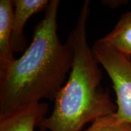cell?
<instances>
[{"mask_svg": "<svg viewBox=\"0 0 131 131\" xmlns=\"http://www.w3.org/2000/svg\"><path fill=\"white\" fill-rule=\"evenodd\" d=\"M14 11V1H0V71L15 60L11 46Z\"/></svg>", "mask_w": 131, "mask_h": 131, "instance_id": "6", "label": "cell"}, {"mask_svg": "<svg viewBox=\"0 0 131 131\" xmlns=\"http://www.w3.org/2000/svg\"><path fill=\"white\" fill-rule=\"evenodd\" d=\"M92 49L112 82L117 96L116 117L131 125V57L101 39L94 42Z\"/></svg>", "mask_w": 131, "mask_h": 131, "instance_id": "3", "label": "cell"}, {"mask_svg": "<svg viewBox=\"0 0 131 131\" xmlns=\"http://www.w3.org/2000/svg\"><path fill=\"white\" fill-rule=\"evenodd\" d=\"M115 114L95 121L85 131H131L130 124L119 122Z\"/></svg>", "mask_w": 131, "mask_h": 131, "instance_id": "8", "label": "cell"}, {"mask_svg": "<svg viewBox=\"0 0 131 131\" xmlns=\"http://www.w3.org/2000/svg\"><path fill=\"white\" fill-rule=\"evenodd\" d=\"M50 1L48 0H14L13 28L11 46L14 53L24 52L27 42L24 28L31 16L45 10Z\"/></svg>", "mask_w": 131, "mask_h": 131, "instance_id": "5", "label": "cell"}, {"mask_svg": "<svg viewBox=\"0 0 131 131\" xmlns=\"http://www.w3.org/2000/svg\"><path fill=\"white\" fill-rule=\"evenodd\" d=\"M101 40L131 57V11L122 15L114 29Z\"/></svg>", "mask_w": 131, "mask_h": 131, "instance_id": "7", "label": "cell"}, {"mask_svg": "<svg viewBox=\"0 0 131 131\" xmlns=\"http://www.w3.org/2000/svg\"><path fill=\"white\" fill-rule=\"evenodd\" d=\"M60 1L51 0L34 28L30 45L19 58L0 71V115L42 98L54 100L73 63V51L59 38Z\"/></svg>", "mask_w": 131, "mask_h": 131, "instance_id": "1", "label": "cell"}, {"mask_svg": "<svg viewBox=\"0 0 131 131\" xmlns=\"http://www.w3.org/2000/svg\"><path fill=\"white\" fill-rule=\"evenodd\" d=\"M48 109L47 103L38 102L0 115V131H34Z\"/></svg>", "mask_w": 131, "mask_h": 131, "instance_id": "4", "label": "cell"}, {"mask_svg": "<svg viewBox=\"0 0 131 131\" xmlns=\"http://www.w3.org/2000/svg\"><path fill=\"white\" fill-rule=\"evenodd\" d=\"M91 2L84 1L67 42L73 51V63L66 83L55 97L53 112L38 124L41 130L80 131L85 124L116 112L108 91L100 89L103 73L88 45L87 23Z\"/></svg>", "mask_w": 131, "mask_h": 131, "instance_id": "2", "label": "cell"}]
</instances>
